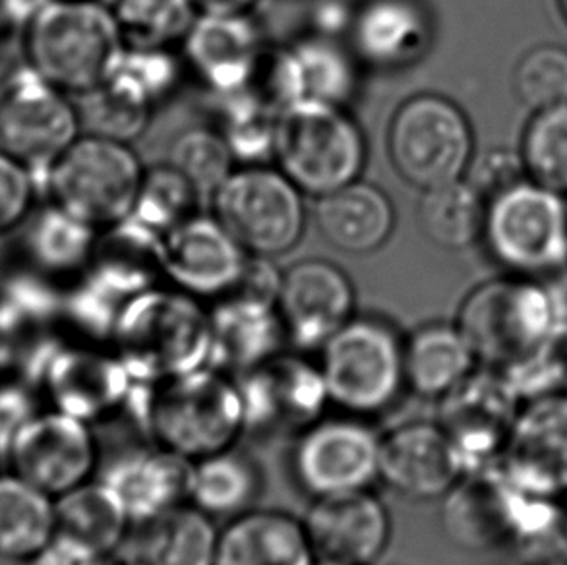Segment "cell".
<instances>
[{
  "label": "cell",
  "mask_w": 567,
  "mask_h": 565,
  "mask_svg": "<svg viewBox=\"0 0 567 565\" xmlns=\"http://www.w3.org/2000/svg\"><path fill=\"white\" fill-rule=\"evenodd\" d=\"M382 438L359 417L320 419L305 432L292 455L300 489L326 497L369 490L380 479Z\"/></svg>",
  "instance_id": "cell-14"
},
{
  "label": "cell",
  "mask_w": 567,
  "mask_h": 565,
  "mask_svg": "<svg viewBox=\"0 0 567 565\" xmlns=\"http://www.w3.org/2000/svg\"><path fill=\"white\" fill-rule=\"evenodd\" d=\"M87 97L93 134L124 144L144 134L154 111V105L115 78H109L105 84L87 93Z\"/></svg>",
  "instance_id": "cell-43"
},
{
  "label": "cell",
  "mask_w": 567,
  "mask_h": 565,
  "mask_svg": "<svg viewBox=\"0 0 567 565\" xmlns=\"http://www.w3.org/2000/svg\"><path fill=\"white\" fill-rule=\"evenodd\" d=\"M31 417L33 413L22 391H0V450H8L16 432L30 421Z\"/></svg>",
  "instance_id": "cell-51"
},
{
  "label": "cell",
  "mask_w": 567,
  "mask_h": 565,
  "mask_svg": "<svg viewBox=\"0 0 567 565\" xmlns=\"http://www.w3.org/2000/svg\"><path fill=\"white\" fill-rule=\"evenodd\" d=\"M45 380L56 411L87 424L126 409L136 386L113 349L56 352L49 362Z\"/></svg>",
  "instance_id": "cell-22"
},
{
  "label": "cell",
  "mask_w": 567,
  "mask_h": 565,
  "mask_svg": "<svg viewBox=\"0 0 567 565\" xmlns=\"http://www.w3.org/2000/svg\"><path fill=\"white\" fill-rule=\"evenodd\" d=\"M33 565H109L107 556L78 543L62 533H54L45 548L31 562Z\"/></svg>",
  "instance_id": "cell-50"
},
{
  "label": "cell",
  "mask_w": 567,
  "mask_h": 565,
  "mask_svg": "<svg viewBox=\"0 0 567 565\" xmlns=\"http://www.w3.org/2000/svg\"><path fill=\"white\" fill-rule=\"evenodd\" d=\"M498 469L517 489L567 505V391L523 401Z\"/></svg>",
  "instance_id": "cell-17"
},
{
  "label": "cell",
  "mask_w": 567,
  "mask_h": 565,
  "mask_svg": "<svg viewBox=\"0 0 567 565\" xmlns=\"http://www.w3.org/2000/svg\"><path fill=\"white\" fill-rule=\"evenodd\" d=\"M481 367L455 323H429L405 341L406 390L442 401Z\"/></svg>",
  "instance_id": "cell-31"
},
{
  "label": "cell",
  "mask_w": 567,
  "mask_h": 565,
  "mask_svg": "<svg viewBox=\"0 0 567 565\" xmlns=\"http://www.w3.org/2000/svg\"><path fill=\"white\" fill-rule=\"evenodd\" d=\"M315 565H336V564H330V562H320V559H316Z\"/></svg>",
  "instance_id": "cell-54"
},
{
  "label": "cell",
  "mask_w": 567,
  "mask_h": 565,
  "mask_svg": "<svg viewBox=\"0 0 567 565\" xmlns=\"http://www.w3.org/2000/svg\"><path fill=\"white\" fill-rule=\"evenodd\" d=\"M237 382L246 430L258 434H300L331 405L320 367L292 355L279 352Z\"/></svg>",
  "instance_id": "cell-15"
},
{
  "label": "cell",
  "mask_w": 567,
  "mask_h": 565,
  "mask_svg": "<svg viewBox=\"0 0 567 565\" xmlns=\"http://www.w3.org/2000/svg\"><path fill=\"white\" fill-rule=\"evenodd\" d=\"M33 173L10 153L0 152V230L22 222L33 199Z\"/></svg>",
  "instance_id": "cell-47"
},
{
  "label": "cell",
  "mask_w": 567,
  "mask_h": 565,
  "mask_svg": "<svg viewBox=\"0 0 567 565\" xmlns=\"http://www.w3.org/2000/svg\"><path fill=\"white\" fill-rule=\"evenodd\" d=\"M318 367L331 405L353 417L383 413L406 390L405 343L374 318L347 321L323 345Z\"/></svg>",
  "instance_id": "cell-8"
},
{
  "label": "cell",
  "mask_w": 567,
  "mask_h": 565,
  "mask_svg": "<svg viewBox=\"0 0 567 565\" xmlns=\"http://www.w3.org/2000/svg\"><path fill=\"white\" fill-rule=\"evenodd\" d=\"M235 155L221 132L190 129L171 150V165L190 181L199 194H214L235 171Z\"/></svg>",
  "instance_id": "cell-41"
},
{
  "label": "cell",
  "mask_w": 567,
  "mask_h": 565,
  "mask_svg": "<svg viewBox=\"0 0 567 565\" xmlns=\"http://www.w3.org/2000/svg\"><path fill=\"white\" fill-rule=\"evenodd\" d=\"M223 138L227 140L235 160L258 165L274 155L277 115L261 107L246 93L225 97Z\"/></svg>",
  "instance_id": "cell-44"
},
{
  "label": "cell",
  "mask_w": 567,
  "mask_h": 565,
  "mask_svg": "<svg viewBox=\"0 0 567 565\" xmlns=\"http://www.w3.org/2000/svg\"><path fill=\"white\" fill-rule=\"evenodd\" d=\"M198 196L199 192L190 181L173 165L155 167L144 176L132 215L162 235H167L196 215Z\"/></svg>",
  "instance_id": "cell-40"
},
{
  "label": "cell",
  "mask_w": 567,
  "mask_h": 565,
  "mask_svg": "<svg viewBox=\"0 0 567 565\" xmlns=\"http://www.w3.org/2000/svg\"><path fill=\"white\" fill-rule=\"evenodd\" d=\"M16 476L59 497L92 479L97 445L90 424L54 409L33 414L8 445Z\"/></svg>",
  "instance_id": "cell-16"
},
{
  "label": "cell",
  "mask_w": 567,
  "mask_h": 565,
  "mask_svg": "<svg viewBox=\"0 0 567 565\" xmlns=\"http://www.w3.org/2000/svg\"><path fill=\"white\" fill-rule=\"evenodd\" d=\"M183 45L190 69L223 97L245 92L266 49L248 14H198Z\"/></svg>",
  "instance_id": "cell-23"
},
{
  "label": "cell",
  "mask_w": 567,
  "mask_h": 565,
  "mask_svg": "<svg viewBox=\"0 0 567 565\" xmlns=\"http://www.w3.org/2000/svg\"><path fill=\"white\" fill-rule=\"evenodd\" d=\"M277 314L289 341L307 351L322 349L354 318L353 282L330 261H300L284 276Z\"/></svg>",
  "instance_id": "cell-18"
},
{
  "label": "cell",
  "mask_w": 567,
  "mask_h": 565,
  "mask_svg": "<svg viewBox=\"0 0 567 565\" xmlns=\"http://www.w3.org/2000/svg\"><path fill=\"white\" fill-rule=\"evenodd\" d=\"M140 527L109 565H214L219 531L194 505L175 507Z\"/></svg>",
  "instance_id": "cell-30"
},
{
  "label": "cell",
  "mask_w": 567,
  "mask_h": 565,
  "mask_svg": "<svg viewBox=\"0 0 567 565\" xmlns=\"http://www.w3.org/2000/svg\"><path fill=\"white\" fill-rule=\"evenodd\" d=\"M467 178L475 184L484 198L488 199L506 191L507 186L527 178L522 155L509 150H491L483 160H473Z\"/></svg>",
  "instance_id": "cell-48"
},
{
  "label": "cell",
  "mask_w": 567,
  "mask_h": 565,
  "mask_svg": "<svg viewBox=\"0 0 567 565\" xmlns=\"http://www.w3.org/2000/svg\"><path fill=\"white\" fill-rule=\"evenodd\" d=\"M128 407L155 445L192 463L230 450L246 432L238 382L219 368H199L159 383L136 382Z\"/></svg>",
  "instance_id": "cell-2"
},
{
  "label": "cell",
  "mask_w": 567,
  "mask_h": 565,
  "mask_svg": "<svg viewBox=\"0 0 567 565\" xmlns=\"http://www.w3.org/2000/svg\"><path fill=\"white\" fill-rule=\"evenodd\" d=\"M56 533L111 558L126 541L131 517L105 482L87 481L54 502Z\"/></svg>",
  "instance_id": "cell-32"
},
{
  "label": "cell",
  "mask_w": 567,
  "mask_h": 565,
  "mask_svg": "<svg viewBox=\"0 0 567 565\" xmlns=\"http://www.w3.org/2000/svg\"><path fill=\"white\" fill-rule=\"evenodd\" d=\"M486 202L467 176L422 192L419 225L432 245L444 250H465L483 240Z\"/></svg>",
  "instance_id": "cell-35"
},
{
  "label": "cell",
  "mask_w": 567,
  "mask_h": 565,
  "mask_svg": "<svg viewBox=\"0 0 567 565\" xmlns=\"http://www.w3.org/2000/svg\"><path fill=\"white\" fill-rule=\"evenodd\" d=\"M351 39L362 61L399 69L426 53L432 23L419 0H367L354 14Z\"/></svg>",
  "instance_id": "cell-25"
},
{
  "label": "cell",
  "mask_w": 567,
  "mask_h": 565,
  "mask_svg": "<svg viewBox=\"0 0 567 565\" xmlns=\"http://www.w3.org/2000/svg\"><path fill=\"white\" fill-rule=\"evenodd\" d=\"M258 492V469L233 448L192 463L188 502L212 520L250 512Z\"/></svg>",
  "instance_id": "cell-34"
},
{
  "label": "cell",
  "mask_w": 567,
  "mask_h": 565,
  "mask_svg": "<svg viewBox=\"0 0 567 565\" xmlns=\"http://www.w3.org/2000/svg\"><path fill=\"white\" fill-rule=\"evenodd\" d=\"M465 476L460 453L440 422H409L380 443V479L414 502L444 500Z\"/></svg>",
  "instance_id": "cell-19"
},
{
  "label": "cell",
  "mask_w": 567,
  "mask_h": 565,
  "mask_svg": "<svg viewBox=\"0 0 567 565\" xmlns=\"http://www.w3.org/2000/svg\"><path fill=\"white\" fill-rule=\"evenodd\" d=\"M302 194L284 171L261 165L235 168L212 194L214 217L246 254L276 258L291 253L305 235Z\"/></svg>",
  "instance_id": "cell-11"
},
{
  "label": "cell",
  "mask_w": 567,
  "mask_h": 565,
  "mask_svg": "<svg viewBox=\"0 0 567 565\" xmlns=\"http://www.w3.org/2000/svg\"><path fill=\"white\" fill-rule=\"evenodd\" d=\"M483 243L509 276L550 279L567 268V198L529 176L486 202Z\"/></svg>",
  "instance_id": "cell-6"
},
{
  "label": "cell",
  "mask_w": 567,
  "mask_h": 565,
  "mask_svg": "<svg viewBox=\"0 0 567 565\" xmlns=\"http://www.w3.org/2000/svg\"><path fill=\"white\" fill-rule=\"evenodd\" d=\"M567 320V295L548 279L509 276L478 285L463 298L455 326L478 364L498 372L522 364Z\"/></svg>",
  "instance_id": "cell-4"
},
{
  "label": "cell",
  "mask_w": 567,
  "mask_h": 565,
  "mask_svg": "<svg viewBox=\"0 0 567 565\" xmlns=\"http://www.w3.org/2000/svg\"><path fill=\"white\" fill-rule=\"evenodd\" d=\"M558 2V8H560V14L567 23V0H556Z\"/></svg>",
  "instance_id": "cell-53"
},
{
  "label": "cell",
  "mask_w": 567,
  "mask_h": 565,
  "mask_svg": "<svg viewBox=\"0 0 567 565\" xmlns=\"http://www.w3.org/2000/svg\"><path fill=\"white\" fill-rule=\"evenodd\" d=\"M315 217L318 230L336 250L354 256L377 253L395 227L391 199L362 181L320 196Z\"/></svg>",
  "instance_id": "cell-29"
},
{
  "label": "cell",
  "mask_w": 567,
  "mask_h": 565,
  "mask_svg": "<svg viewBox=\"0 0 567 565\" xmlns=\"http://www.w3.org/2000/svg\"><path fill=\"white\" fill-rule=\"evenodd\" d=\"M440 403L437 422L460 453L465 474L498 466L523 405L506 376L478 367Z\"/></svg>",
  "instance_id": "cell-13"
},
{
  "label": "cell",
  "mask_w": 567,
  "mask_h": 565,
  "mask_svg": "<svg viewBox=\"0 0 567 565\" xmlns=\"http://www.w3.org/2000/svg\"><path fill=\"white\" fill-rule=\"evenodd\" d=\"M181 76L183 66L173 54V49L126 47L121 61L109 78H115L155 107L177 90Z\"/></svg>",
  "instance_id": "cell-45"
},
{
  "label": "cell",
  "mask_w": 567,
  "mask_h": 565,
  "mask_svg": "<svg viewBox=\"0 0 567 565\" xmlns=\"http://www.w3.org/2000/svg\"><path fill=\"white\" fill-rule=\"evenodd\" d=\"M509 383L523 401L567 391V320L522 364L506 372Z\"/></svg>",
  "instance_id": "cell-46"
},
{
  "label": "cell",
  "mask_w": 567,
  "mask_h": 565,
  "mask_svg": "<svg viewBox=\"0 0 567 565\" xmlns=\"http://www.w3.org/2000/svg\"><path fill=\"white\" fill-rule=\"evenodd\" d=\"M144 176L131 145L92 134L78 138L54 161L47 183L56 206L105 229L134 214Z\"/></svg>",
  "instance_id": "cell-10"
},
{
  "label": "cell",
  "mask_w": 567,
  "mask_h": 565,
  "mask_svg": "<svg viewBox=\"0 0 567 565\" xmlns=\"http://www.w3.org/2000/svg\"><path fill=\"white\" fill-rule=\"evenodd\" d=\"M299 66L302 100L343 107L357 93V70L351 56L330 39H302L291 47Z\"/></svg>",
  "instance_id": "cell-37"
},
{
  "label": "cell",
  "mask_w": 567,
  "mask_h": 565,
  "mask_svg": "<svg viewBox=\"0 0 567 565\" xmlns=\"http://www.w3.org/2000/svg\"><path fill=\"white\" fill-rule=\"evenodd\" d=\"M92 268L93 279L123 300L154 289L165 277V235L131 215L97 235Z\"/></svg>",
  "instance_id": "cell-26"
},
{
  "label": "cell",
  "mask_w": 567,
  "mask_h": 565,
  "mask_svg": "<svg viewBox=\"0 0 567 565\" xmlns=\"http://www.w3.org/2000/svg\"><path fill=\"white\" fill-rule=\"evenodd\" d=\"M30 69L66 93H87L107 82L126 43L113 8L97 0H47L28 28Z\"/></svg>",
  "instance_id": "cell-5"
},
{
  "label": "cell",
  "mask_w": 567,
  "mask_h": 565,
  "mask_svg": "<svg viewBox=\"0 0 567 565\" xmlns=\"http://www.w3.org/2000/svg\"><path fill=\"white\" fill-rule=\"evenodd\" d=\"M97 230L59 206L39 217L33 230V253L45 268L74 271L92 261Z\"/></svg>",
  "instance_id": "cell-39"
},
{
  "label": "cell",
  "mask_w": 567,
  "mask_h": 565,
  "mask_svg": "<svg viewBox=\"0 0 567 565\" xmlns=\"http://www.w3.org/2000/svg\"><path fill=\"white\" fill-rule=\"evenodd\" d=\"M111 345L138 383L212 367V314L183 290L147 289L124 302Z\"/></svg>",
  "instance_id": "cell-3"
},
{
  "label": "cell",
  "mask_w": 567,
  "mask_h": 565,
  "mask_svg": "<svg viewBox=\"0 0 567 565\" xmlns=\"http://www.w3.org/2000/svg\"><path fill=\"white\" fill-rule=\"evenodd\" d=\"M391 165L406 184L430 191L465 178L475 160V134L460 105L434 93L414 95L388 129Z\"/></svg>",
  "instance_id": "cell-9"
},
{
  "label": "cell",
  "mask_w": 567,
  "mask_h": 565,
  "mask_svg": "<svg viewBox=\"0 0 567 565\" xmlns=\"http://www.w3.org/2000/svg\"><path fill=\"white\" fill-rule=\"evenodd\" d=\"M302 521L276 510H250L219 531L214 565H315Z\"/></svg>",
  "instance_id": "cell-27"
},
{
  "label": "cell",
  "mask_w": 567,
  "mask_h": 565,
  "mask_svg": "<svg viewBox=\"0 0 567 565\" xmlns=\"http://www.w3.org/2000/svg\"><path fill=\"white\" fill-rule=\"evenodd\" d=\"M245 248L215 217L192 215L165 235V277L196 298H223L245 268Z\"/></svg>",
  "instance_id": "cell-21"
},
{
  "label": "cell",
  "mask_w": 567,
  "mask_h": 565,
  "mask_svg": "<svg viewBox=\"0 0 567 565\" xmlns=\"http://www.w3.org/2000/svg\"><path fill=\"white\" fill-rule=\"evenodd\" d=\"M212 314V367L245 374L279 355L285 329L276 306L221 298Z\"/></svg>",
  "instance_id": "cell-28"
},
{
  "label": "cell",
  "mask_w": 567,
  "mask_h": 565,
  "mask_svg": "<svg viewBox=\"0 0 567 565\" xmlns=\"http://www.w3.org/2000/svg\"><path fill=\"white\" fill-rule=\"evenodd\" d=\"M199 14H248L258 0H192Z\"/></svg>",
  "instance_id": "cell-52"
},
{
  "label": "cell",
  "mask_w": 567,
  "mask_h": 565,
  "mask_svg": "<svg viewBox=\"0 0 567 565\" xmlns=\"http://www.w3.org/2000/svg\"><path fill=\"white\" fill-rule=\"evenodd\" d=\"M284 285V276L266 256L246 258L235 287L225 297L238 298L254 305L276 306ZM223 297V298H225Z\"/></svg>",
  "instance_id": "cell-49"
},
{
  "label": "cell",
  "mask_w": 567,
  "mask_h": 565,
  "mask_svg": "<svg viewBox=\"0 0 567 565\" xmlns=\"http://www.w3.org/2000/svg\"><path fill=\"white\" fill-rule=\"evenodd\" d=\"M316 559L374 565L391 538L390 513L369 490L316 497L302 521Z\"/></svg>",
  "instance_id": "cell-20"
},
{
  "label": "cell",
  "mask_w": 567,
  "mask_h": 565,
  "mask_svg": "<svg viewBox=\"0 0 567 565\" xmlns=\"http://www.w3.org/2000/svg\"><path fill=\"white\" fill-rule=\"evenodd\" d=\"M192 461L155 445L115 459L101 481L115 492L132 523L144 525L188 502Z\"/></svg>",
  "instance_id": "cell-24"
},
{
  "label": "cell",
  "mask_w": 567,
  "mask_h": 565,
  "mask_svg": "<svg viewBox=\"0 0 567 565\" xmlns=\"http://www.w3.org/2000/svg\"><path fill=\"white\" fill-rule=\"evenodd\" d=\"M519 155L530 181L567 198V103L535 113L523 132Z\"/></svg>",
  "instance_id": "cell-38"
},
{
  "label": "cell",
  "mask_w": 567,
  "mask_h": 565,
  "mask_svg": "<svg viewBox=\"0 0 567 565\" xmlns=\"http://www.w3.org/2000/svg\"><path fill=\"white\" fill-rule=\"evenodd\" d=\"M517 100L530 111H545L567 103V49L538 45L523 54L514 70Z\"/></svg>",
  "instance_id": "cell-42"
},
{
  "label": "cell",
  "mask_w": 567,
  "mask_h": 565,
  "mask_svg": "<svg viewBox=\"0 0 567 565\" xmlns=\"http://www.w3.org/2000/svg\"><path fill=\"white\" fill-rule=\"evenodd\" d=\"M80 115L66 92L22 70L0 95V145L31 173H45L80 136Z\"/></svg>",
  "instance_id": "cell-12"
},
{
  "label": "cell",
  "mask_w": 567,
  "mask_h": 565,
  "mask_svg": "<svg viewBox=\"0 0 567 565\" xmlns=\"http://www.w3.org/2000/svg\"><path fill=\"white\" fill-rule=\"evenodd\" d=\"M442 502V525L453 544L506 552L522 565L553 554L567 533V505L517 489L498 466L465 474Z\"/></svg>",
  "instance_id": "cell-1"
},
{
  "label": "cell",
  "mask_w": 567,
  "mask_h": 565,
  "mask_svg": "<svg viewBox=\"0 0 567 565\" xmlns=\"http://www.w3.org/2000/svg\"><path fill=\"white\" fill-rule=\"evenodd\" d=\"M274 157L300 191L320 198L359 181L367 142L343 107L300 100L277 115Z\"/></svg>",
  "instance_id": "cell-7"
},
{
  "label": "cell",
  "mask_w": 567,
  "mask_h": 565,
  "mask_svg": "<svg viewBox=\"0 0 567 565\" xmlns=\"http://www.w3.org/2000/svg\"><path fill=\"white\" fill-rule=\"evenodd\" d=\"M113 14L126 47L173 49L185 43L199 12L192 0H116Z\"/></svg>",
  "instance_id": "cell-36"
},
{
  "label": "cell",
  "mask_w": 567,
  "mask_h": 565,
  "mask_svg": "<svg viewBox=\"0 0 567 565\" xmlns=\"http://www.w3.org/2000/svg\"><path fill=\"white\" fill-rule=\"evenodd\" d=\"M56 533L53 497L20 476H0V564L33 562Z\"/></svg>",
  "instance_id": "cell-33"
}]
</instances>
